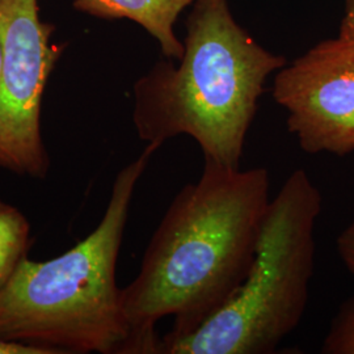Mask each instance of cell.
I'll return each instance as SVG.
<instances>
[{"label":"cell","mask_w":354,"mask_h":354,"mask_svg":"<svg viewBox=\"0 0 354 354\" xmlns=\"http://www.w3.org/2000/svg\"><path fill=\"white\" fill-rule=\"evenodd\" d=\"M269 203L266 168L205 159L201 176L168 206L138 276L122 289L134 354H158L155 324L163 317H174L165 337H181L232 298L252 266Z\"/></svg>","instance_id":"6da1fadb"},{"label":"cell","mask_w":354,"mask_h":354,"mask_svg":"<svg viewBox=\"0 0 354 354\" xmlns=\"http://www.w3.org/2000/svg\"><path fill=\"white\" fill-rule=\"evenodd\" d=\"M285 64L235 21L227 0H196L178 66L160 61L134 84L137 134L160 146L189 136L205 159L239 168L266 79Z\"/></svg>","instance_id":"7a4b0ae2"},{"label":"cell","mask_w":354,"mask_h":354,"mask_svg":"<svg viewBox=\"0 0 354 354\" xmlns=\"http://www.w3.org/2000/svg\"><path fill=\"white\" fill-rule=\"evenodd\" d=\"M147 143L115 177L99 226L49 261L26 257L0 290V340L53 354H134L115 268L136 187L152 155Z\"/></svg>","instance_id":"3957f363"},{"label":"cell","mask_w":354,"mask_h":354,"mask_svg":"<svg viewBox=\"0 0 354 354\" xmlns=\"http://www.w3.org/2000/svg\"><path fill=\"white\" fill-rule=\"evenodd\" d=\"M322 203L308 174L291 172L270 200L241 288L198 328L181 337H162L158 354L274 353L307 308Z\"/></svg>","instance_id":"277c9868"},{"label":"cell","mask_w":354,"mask_h":354,"mask_svg":"<svg viewBox=\"0 0 354 354\" xmlns=\"http://www.w3.org/2000/svg\"><path fill=\"white\" fill-rule=\"evenodd\" d=\"M38 15L37 0H0V167L44 178L49 156L41 136L46 82L62 48Z\"/></svg>","instance_id":"5b68a950"},{"label":"cell","mask_w":354,"mask_h":354,"mask_svg":"<svg viewBox=\"0 0 354 354\" xmlns=\"http://www.w3.org/2000/svg\"><path fill=\"white\" fill-rule=\"evenodd\" d=\"M273 99L307 153L354 152V41L327 39L274 76Z\"/></svg>","instance_id":"8992f818"},{"label":"cell","mask_w":354,"mask_h":354,"mask_svg":"<svg viewBox=\"0 0 354 354\" xmlns=\"http://www.w3.org/2000/svg\"><path fill=\"white\" fill-rule=\"evenodd\" d=\"M196 0H75L74 8L100 19H129L143 26L160 44L167 58L180 59L184 44L174 26L177 16Z\"/></svg>","instance_id":"52a82bcc"},{"label":"cell","mask_w":354,"mask_h":354,"mask_svg":"<svg viewBox=\"0 0 354 354\" xmlns=\"http://www.w3.org/2000/svg\"><path fill=\"white\" fill-rule=\"evenodd\" d=\"M30 225L17 207L0 200V290L26 257Z\"/></svg>","instance_id":"ba28073f"},{"label":"cell","mask_w":354,"mask_h":354,"mask_svg":"<svg viewBox=\"0 0 354 354\" xmlns=\"http://www.w3.org/2000/svg\"><path fill=\"white\" fill-rule=\"evenodd\" d=\"M320 352L324 354H354V294L333 317Z\"/></svg>","instance_id":"9c48e42d"},{"label":"cell","mask_w":354,"mask_h":354,"mask_svg":"<svg viewBox=\"0 0 354 354\" xmlns=\"http://www.w3.org/2000/svg\"><path fill=\"white\" fill-rule=\"evenodd\" d=\"M336 247L344 266L354 276V221L342 230L336 241Z\"/></svg>","instance_id":"30bf717a"},{"label":"cell","mask_w":354,"mask_h":354,"mask_svg":"<svg viewBox=\"0 0 354 354\" xmlns=\"http://www.w3.org/2000/svg\"><path fill=\"white\" fill-rule=\"evenodd\" d=\"M0 354H53L50 351L20 342L0 340Z\"/></svg>","instance_id":"8fae6325"},{"label":"cell","mask_w":354,"mask_h":354,"mask_svg":"<svg viewBox=\"0 0 354 354\" xmlns=\"http://www.w3.org/2000/svg\"><path fill=\"white\" fill-rule=\"evenodd\" d=\"M339 37L354 41V0L345 1V13L340 24Z\"/></svg>","instance_id":"7c38bea8"},{"label":"cell","mask_w":354,"mask_h":354,"mask_svg":"<svg viewBox=\"0 0 354 354\" xmlns=\"http://www.w3.org/2000/svg\"><path fill=\"white\" fill-rule=\"evenodd\" d=\"M0 67H1V44H0Z\"/></svg>","instance_id":"4fadbf2b"}]
</instances>
